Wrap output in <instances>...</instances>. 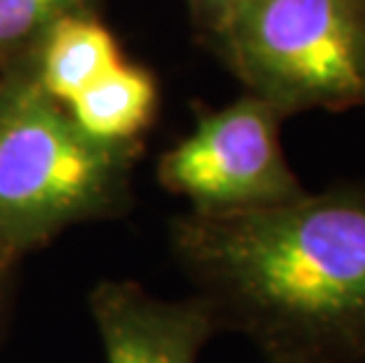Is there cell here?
<instances>
[{
    "label": "cell",
    "mask_w": 365,
    "mask_h": 363,
    "mask_svg": "<svg viewBox=\"0 0 365 363\" xmlns=\"http://www.w3.org/2000/svg\"><path fill=\"white\" fill-rule=\"evenodd\" d=\"M170 252L264 363H365V180L238 215L186 213Z\"/></svg>",
    "instance_id": "cell-1"
},
{
    "label": "cell",
    "mask_w": 365,
    "mask_h": 363,
    "mask_svg": "<svg viewBox=\"0 0 365 363\" xmlns=\"http://www.w3.org/2000/svg\"><path fill=\"white\" fill-rule=\"evenodd\" d=\"M142 146L83 135L38 85L29 57L0 71V267L17 269L61 231L130 208Z\"/></svg>",
    "instance_id": "cell-2"
},
{
    "label": "cell",
    "mask_w": 365,
    "mask_h": 363,
    "mask_svg": "<svg viewBox=\"0 0 365 363\" xmlns=\"http://www.w3.org/2000/svg\"><path fill=\"white\" fill-rule=\"evenodd\" d=\"M207 38L283 118L365 106V0H245Z\"/></svg>",
    "instance_id": "cell-3"
},
{
    "label": "cell",
    "mask_w": 365,
    "mask_h": 363,
    "mask_svg": "<svg viewBox=\"0 0 365 363\" xmlns=\"http://www.w3.org/2000/svg\"><path fill=\"white\" fill-rule=\"evenodd\" d=\"M283 116L243 92L198 113L196 126L163 151L160 187L196 215H238L290 203L307 194L281 144Z\"/></svg>",
    "instance_id": "cell-4"
},
{
    "label": "cell",
    "mask_w": 365,
    "mask_h": 363,
    "mask_svg": "<svg viewBox=\"0 0 365 363\" xmlns=\"http://www.w3.org/2000/svg\"><path fill=\"white\" fill-rule=\"evenodd\" d=\"M90 314L104 349V363H198L220 321L196 292L168 300L130 279L92 285Z\"/></svg>",
    "instance_id": "cell-5"
},
{
    "label": "cell",
    "mask_w": 365,
    "mask_h": 363,
    "mask_svg": "<svg viewBox=\"0 0 365 363\" xmlns=\"http://www.w3.org/2000/svg\"><path fill=\"white\" fill-rule=\"evenodd\" d=\"M123 59L113 31L95 12H78L45 31L29 55V64L38 85L66 106Z\"/></svg>",
    "instance_id": "cell-6"
},
{
    "label": "cell",
    "mask_w": 365,
    "mask_h": 363,
    "mask_svg": "<svg viewBox=\"0 0 365 363\" xmlns=\"http://www.w3.org/2000/svg\"><path fill=\"white\" fill-rule=\"evenodd\" d=\"M76 128L108 146H142L158 113V83L149 68L123 59L66 106Z\"/></svg>",
    "instance_id": "cell-7"
},
{
    "label": "cell",
    "mask_w": 365,
    "mask_h": 363,
    "mask_svg": "<svg viewBox=\"0 0 365 363\" xmlns=\"http://www.w3.org/2000/svg\"><path fill=\"white\" fill-rule=\"evenodd\" d=\"M99 0H0V71L26 59L52 24L95 12Z\"/></svg>",
    "instance_id": "cell-8"
},
{
    "label": "cell",
    "mask_w": 365,
    "mask_h": 363,
    "mask_svg": "<svg viewBox=\"0 0 365 363\" xmlns=\"http://www.w3.org/2000/svg\"><path fill=\"white\" fill-rule=\"evenodd\" d=\"M196 24L210 36L217 26H222L245 0H186Z\"/></svg>",
    "instance_id": "cell-9"
},
{
    "label": "cell",
    "mask_w": 365,
    "mask_h": 363,
    "mask_svg": "<svg viewBox=\"0 0 365 363\" xmlns=\"http://www.w3.org/2000/svg\"><path fill=\"white\" fill-rule=\"evenodd\" d=\"M14 285H17V269L0 267V335H3V328L12 309Z\"/></svg>",
    "instance_id": "cell-10"
}]
</instances>
